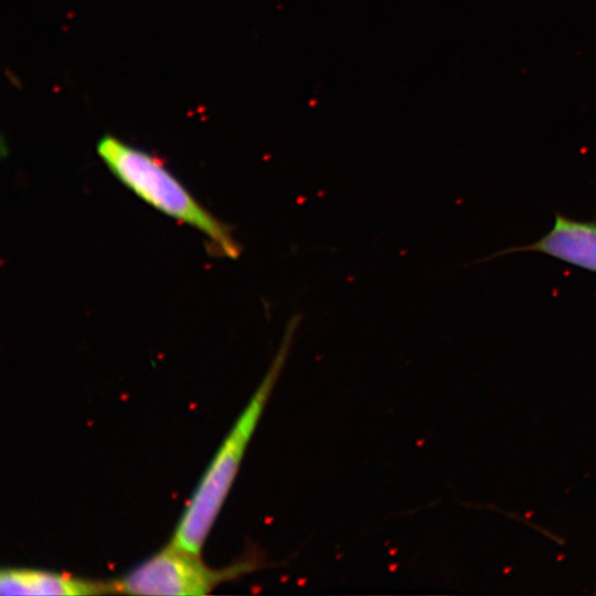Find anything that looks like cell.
I'll return each mask as SVG.
<instances>
[{
    "mask_svg": "<svg viewBox=\"0 0 596 596\" xmlns=\"http://www.w3.org/2000/svg\"><path fill=\"white\" fill-rule=\"evenodd\" d=\"M299 322L300 316L295 315L287 323L270 366L206 469L170 541L175 546L200 554L285 366Z\"/></svg>",
    "mask_w": 596,
    "mask_h": 596,
    "instance_id": "1",
    "label": "cell"
},
{
    "mask_svg": "<svg viewBox=\"0 0 596 596\" xmlns=\"http://www.w3.org/2000/svg\"><path fill=\"white\" fill-rule=\"evenodd\" d=\"M97 153L109 171L152 207L185 223L211 242L221 256L237 258L241 246L231 227L206 210L156 156L105 135Z\"/></svg>",
    "mask_w": 596,
    "mask_h": 596,
    "instance_id": "2",
    "label": "cell"
},
{
    "mask_svg": "<svg viewBox=\"0 0 596 596\" xmlns=\"http://www.w3.org/2000/svg\"><path fill=\"white\" fill-rule=\"evenodd\" d=\"M259 567L257 557H245L222 568H212L200 554L171 542L119 579L113 581L115 594L205 595L217 585L236 579Z\"/></svg>",
    "mask_w": 596,
    "mask_h": 596,
    "instance_id": "3",
    "label": "cell"
},
{
    "mask_svg": "<svg viewBox=\"0 0 596 596\" xmlns=\"http://www.w3.org/2000/svg\"><path fill=\"white\" fill-rule=\"evenodd\" d=\"M514 252H538L596 273V222L571 220L555 214L552 228L534 243L511 247L496 256Z\"/></svg>",
    "mask_w": 596,
    "mask_h": 596,
    "instance_id": "4",
    "label": "cell"
},
{
    "mask_svg": "<svg viewBox=\"0 0 596 596\" xmlns=\"http://www.w3.org/2000/svg\"><path fill=\"white\" fill-rule=\"evenodd\" d=\"M1 595H103L115 594L113 581L79 578L65 573L33 568H3Z\"/></svg>",
    "mask_w": 596,
    "mask_h": 596,
    "instance_id": "5",
    "label": "cell"
}]
</instances>
